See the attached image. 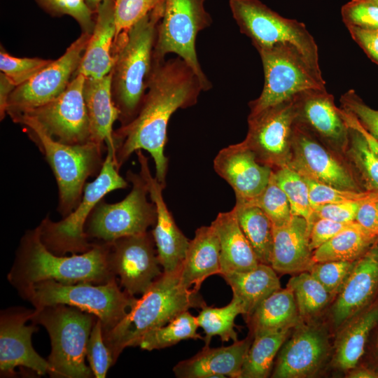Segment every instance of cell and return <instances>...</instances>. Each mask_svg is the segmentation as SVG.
<instances>
[{"label": "cell", "instance_id": "cell-4", "mask_svg": "<svg viewBox=\"0 0 378 378\" xmlns=\"http://www.w3.org/2000/svg\"><path fill=\"white\" fill-rule=\"evenodd\" d=\"M204 305L199 290L181 284L179 272H163L141 298L135 300L127 315L113 328L103 332L114 363L125 348L136 346L146 333L167 324L184 311Z\"/></svg>", "mask_w": 378, "mask_h": 378}, {"label": "cell", "instance_id": "cell-34", "mask_svg": "<svg viewBox=\"0 0 378 378\" xmlns=\"http://www.w3.org/2000/svg\"><path fill=\"white\" fill-rule=\"evenodd\" d=\"M239 226L260 263L271 265L273 225L258 206L249 202H236L233 207Z\"/></svg>", "mask_w": 378, "mask_h": 378}, {"label": "cell", "instance_id": "cell-19", "mask_svg": "<svg viewBox=\"0 0 378 378\" xmlns=\"http://www.w3.org/2000/svg\"><path fill=\"white\" fill-rule=\"evenodd\" d=\"M34 310L12 308L1 312L0 370L13 374L18 366L44 375L50 371L48 360L41 357L31 345V335L38 330L35 324L27 326Z\"/></svg>", "mask_w": 378, "mask_h": 378}, {"label": "cell", "instance_id": "cell-42", "mask_svg": "<svg viewBox=\"0 0 378 378\" xmlns=\"http://www.w3.org/2000/svg\"><path fill=\"white\" fill-rule=\"evenodd\" d=\"M52 16L69 15L79 24L82 32L92 34L95 24L96 13L86 4L85 0H34Z\"/></svg>", "mask_w": 378, "mask_h": 378}, {"label": "cell", "instance_id": "cell-41", "mask_svg": "<svg viewBox=\"0 0 378 378\" xmlns=\"http://www.w3.org/2000/svg\"><path fill=\"white\" fill-rule=\"evenodd\" d=\"M252 203L259 208L270 219L273 226H279L288 222L292 217L288 200L276 182L273 173L265 190Z\"/></svg>", "mask_w": 378, "mask_h": 378}, {"label": "cell", "instance_id": "cell-26", "mask_svg": "<svg viewBox=\"0 0 378 378\" xmlns=\"http://www.w3.org/2000/svg\"><path fill=\"white\" fill-rule=\"evenodd\" d=\"M115 35V0H104L96 11L94 29L74 75L94 78L108 75L114 62L113 48Z\"/></svg>", "mask_w": 378, "mask_h": 378}, {"label": "cell", "instance_id": "cell-32", "mask_svg": "<svg viewBox=\"0 0 378 378\" xmlns=\"http://www.w3.org/2000/svg\"><path fill=\"white\" fill-rule=\"evenodd\" d=\"M347 323L336 341L333 365L342 370L357 366L371 330L378 323V304L365 308Z\"/></svg>", "mask_w": 378, "mask_h": 378}, {"label": "cell", "instance_id": "cell-37", "mask_svg": "<svg viewBox=\"0 0 378 378\" xmlns=\"http://www.w3.org/2000/svg\"><path fill=\"white\" fill-rule=\"evenodd\" d=\"M241 301L233 296L230 302L222 307L204 305L196 317L199 327L205 334L204 346H209L214 336H219L222 342L232 340L237 341V333L234 330V321L237 315L244 314Z\"/></svg>", "mask_w": 378, "mask_h": 378}, {"label": "cell", "instance_id": "cell-51", "mask_svg": "<svg viewBox=\"0 0 378 378\" xmlns=\"http://www.w3.org/2000/svg\"><path fill=\"white\" fill-rule=\"evenodd\" d=\"M354 222L341 223L327 218H316L310 230V249L314 251L339 232L349 227Z\"/></svg>", "mask_w": 378, "mask_h": 378}, {"label": "cell", "instance_id": "cell-48", "mask_svg": "<svg viewBox=\"0 0 378 378\" xmlns=\"http://www.w3.org/2000/svg\"><path fill=\"white\" fill-rule=\"evenodd\" d=\"M340 102L341 108L352 114L361 125L378 140V110L366 104L352 89L344 92Z\"/></svg>", "mask_w": 378, "mask_h": 378}, {"label": "cell", "instance_id": "cell-13", "mask_svg": "<svg viewBox=\"0 0 378 378\" xmlns=\"http://www.w3.org/2000/svg\"><path fill=\"white\" fill-rule=\"evenodd\" d=\"M342 157L296 120L286 165L307 179L339 189L364 191Z\"/></svg>", "mask_w": 378, "mask_h": 378}, {"label": "cell", "instance_id": "cell-5", "mask_svg": "<svg viewBox=\"0 0 378 378\" xmlns=\"http://www.w3.org/2000/svg\"><path fill=\"white\" fill-rule=\"evenodd\" d=\"M12 120L24 126L44 155L58 186V212L64 218L67 216L80 202L87 178L99 174L104 160V146L92 141L80 145L65 144L49 136L29 116L20 115Z\"/></svg>", "mask_w": 378, "mask_h": 378}, {"label": "cell", "instance_id": "cell-56", "mask_svg": "<svg viewBox=\"0 0 378 378\" xmlns=\"http://www.w3.org/2000/svg\"><path fill=\"white\" fill-rule=\"evenodd\" d=\"M348 377L351 378H378V371L367 367L357 368L350 370Z\"/></svg>", "mask_w": 378, "mask_h": 378}, {"label": "cell", "instance_id": "cell-49", "mask_svg": "<svg viewBox=\"0 0 378 378\" xmlns=\"http://www.w3.org/2000/svg\"><path fill=\"white\" fill-rule=\"evenodd\" d=\"M341 16L346 27L378 29V6L373 4L351 0L342 6Z\"/></svg>", "mask_w": 378, "mask_h": 378}, {"label": "cell", "instance_id": "cell-45", "mask_svg": "<svg viewBox=\"0 0 378 378\" xmlns=\"http://www.w3.org/2000/svg\"><path fill=\"white\" fill-rule=\"evenodd\" d=\"M356 261L331 260L314 262L309 272L335 298L355 265Z\"/></svg>", "mask_w": 378, "mask_h": 378}, {"label": "cell", "instance_id": "cell-55", "mask_svg": "<svg viewBox=\"0 0 378 378\" xmlns=\"http://www.w3.org/2000/svg\"><path fill=\"white\" fill-rule=\"evenodd\" d=\"M16 86L2 72L0 74V118L2 120L6 114L9 97Z\"/></svg>", "mask_w": 378, "mask_h": 378}, {"label": "cell", "instance_id": "cell-31", "mask_svg": "<svg viewBox=\"0 0 378 378\" xmlns=\"http://www.w3.org/2000/svg\"><path fill=\"white\" fill-rule=\"evenodd\" d=\"M220 276L231 287L233 296L242 303L245 318L251 315L263 300L281 288L276 272L271 265L263 263L248 271L228 272Z\"/></svg>", "mask_w": 378, "mask_h": 378}, {"label": "cell", "instance_id": "cell-16", "mask_svg": "<svg viewBox=\"0 0 378 378\" xmlns=\"http://www.w3.org/2000/svg\"><path fill=\"white\" fill-rule=\"evenodd\" d=\"M296 120L295 96L248 117V130L243 141L262 164L272 169L286 165Z\"/></svg>", "mask_w": 378, "mask_h": 378}, {"label": "cell", "instance_id": "cell-39", "mask_svg": "<svg viewBox=\"0 0 378 378\" xmlns=\"http://www.w3.org/2000/svg\"><path fill=\"white\" fill-rule=\"evenodd\" d=\"M294 293L298 312L302 318H312L320 313L334 298L309 272L298 273L287 284Z\"/></svg>", "mask_w": 378, "mask_h": 378}, {"label": "cell", "instance_id": "cell-17", "mask_svg": "<svg viewBox=\"0 0 378 378\" xmlns=\"http://www.w3.org/2000/svg\"><path fill=\"white\" fill-rule=\"evenodd\" d=\"M108 265L129 295H143L162 274L152 232L108 244Z\"/></svg>", "mask_w": 378, "mask_h": 378}, {"label": "cell", "instance_id": "cell-59", "mask_svg": "<svg viewBox=\"0 0 378 378\" xmlns=\"http://www.w3.org/2000/svg\"><path fill=\"white\" fill-rule=\"evenodd\" d=\"M377 351H378V339H377Z\"/></svg>", "mask_w": 378, "mask_h": 378}, {"label": "cell", "instance_id": "cell-22", "mask_svg": "<svg viewBox=\"0 0 378 378\" xmlns=\"http://www.w3.org/2000/svg\"><path fill=\"white\" fill-rule=\"evenodd\" d=\"M297 122L324 144L343 156L349 128L334 97L326 90H312L296 96Z\"/></svg>", "mask_w": 378, "mask_h": 378}, {"label": "cell", "instance_id": "cell-50", "mask_svg": "<svg viewBox=\"0 0 378 378\" xmlns=\"http://www.w3.org/2000/svg\"><path fill=\"white\" fill-rule=\"evenodd\" d=\"M366 202L328 203L313 207L315 220L327 218L337 222H354L360 206Z\"/></svg>", "mask_w": 378, "mask_h": 378}, {"label": "cell", "instance_id": "cell-53", "mask_svg": "<svg viewBox=\"0 0 378 378\" xmlns=\"http://www.w3.org/2000/svg\"><path fill=\"white\" fill-rule=\"evenodd\" d=\"M355 221L378 239V200L362 204Z\"/></svg>", "mask_w": 378, "mask_h": 378}, {"label": "cell", "instance_id": "cell-54", "mask_svg": "<svg viewBox=\"0 0 378 378\" xmlns=\"http://www.w3.org/2000/svg\"><path fill=\"white\" fill-rule=\"evenodd\" d=\"M340 114L348 126L358 130L366 139L371 150L378 158V140L371 135L351 113L340 108Z\"/></svg>", "mask_w": 378, "mask_h": 378}, {"label": "cell", "instance_id": "cell-6", "mask_svg": "<svg viewBox=\"0 0 378 378\" xmlns=\"http://www.w3.org/2000/svg\"><path fill=\"white\" fill-rule=\"evenodd\" d=\"M97 318L66 304L35 309L31 321L43 326L51 341L49 375L56 378H89L93 374L85 363L86 347Z\"/></svg>", "mask_w": 378, "mask_h": 378}, {"label": "cell", "instance_id": "cell-12", "mask_svg": "<svg viewBox=\"0 0 378 378\" xmlns=\"http://www.w3.org/2000/svg\"><path fill=\"white\" fill-rule=\"evenodd\" d=\"M126 179L132 185L129 194L114 204L101 200L88 217L84 230L90 243L94 239V244H110L123 237L145 233L155 225L156 208L148 201L145 180L130 170Z\"/></svg>", "mask_w": 378, "mask_h": 378}, {"label": "cell", "instance_id": "cell-35", "mask_svg": "<svg viewBox=\"0 0 378 378\" xmlns=\"http://www.w3.org/2000/svg\"><path fill=\"white\" fill-rule=\"evenodd\" d=\"M348 127L349 139L343 156L362 190L378 192V158L363 135L356 128Z\"/></svg>", "mask_w": 378, "mask_h": 378}, {"label": "cell", "instance_id": "cell-15", "mask_svg": "<svg viewBox=\"0 0 378 378\" xmlns=\"http://www.w3.org/2000/svg\"><path fill=\"white\" fill-rule=\"evenodd\" d=\"M91 34L82 32L64 53L10 94L6 113L12 117L43 105L62 94L82 59Z\"/></svg>", "mask_w": 378, "mask_h": 378}, {"label": "cell", "instance_id": "cell-52", "mask_svg": "<svg viewBox=\"0 0 378 378\" xmlns=\"http://www.w3.org/2000/svg\"><path fill=\"white\" fill-rule=\"evenodd\" d=\"M353 40L360 47L367 56L378 64V29L346 27Z\"/></svg>", "mask_w": 378, "mask_h": 378}, {"label": "cell", "instance_id": "cell-57", "mask_svg": "<svg viewBox=\"0 0 378 378\" xmlns=\"http://www.w3.org/2000/svg\"><path fill=\"white\" fill-rule=\"evenodd\" d=\"M104 0H85L88 6L94 13H96L99 5Z\"/></svg>", "mask_w": 378, "mask_h": 378}, {"label": "cell", "instance_id": "cell-40", "mask_svg": "<svg viewBox=\"0 0 378 378\" xmlns=\"http://www.w3.org/2000/svg\"><path fill=\"white\" fill-rule=\"evenodd\" d=\"M272 173L288 200L292 215L304 218L311 230L315 218L306 179L288 165L272 169Z\"/></svg>", "mask_w": 378, "mask_h": 378}, {"label": "cell", "instance_id": "cell-58", "mask_svg": "<svg viewBox=\"0 0 378 378\" xmlns=\"http://www.w3.org/2000/svg\"><path fill=\"white\" fill-rule=\"evenodd\" d=\"M360 1L369 2V3L378 6V0H360Z\"/></svg>", "mask_w": 378, "mask_h": 378}, {"label": "cell", "instance_id": "cell-33", "mask_svg": "<svg viewBox=\"0 0 378 378\" xmlns=\"http://www.w3.org/2000/svg\"><path fill=\"white\" fill-rule=\"evenodd\" d=\"M378 239L356 221L313 251L314 262L356 261L364 255Z\"/></svg>", "mask_w": 378, "mask_h": 378}, {"label": "cell", "instance_id": "cell-44", "mask_svg": "<svg viewBox=\"0 0 378 378\" xmlns=\"http://www.w3.org/2000/svg\"><path fill=\"white\" fill-rule=\"evenodd\" d=\"M305 179L309 188V197L312 208L328 203L368 202L378 200V192L339 189Z\"/></svg>", "mask_w": 378, "mask_h": 378}, {"label": "cell", "instance_id": "cell-36", "mask_svg": "<svg viewBox=\"0 0 378 378\" xmlns=\"http://www.w3.org/2000/svg\"><path fill=\"white\" fill-rule=\"evenodd\" d=\"M290 330L255 335L246 356L240 378L267 377L272 370L274 359L288 338Z\"/></svg>", "mask_w": 378, "mask_h": 378}, {"label": "cell", "instance_id": "cell-38", "mask_svg": "<svg viewBox=\"0 0 378 378\" xmlns=\"http://www.w3.org/2000/svg\"><path fill=\"white\" fill-rule=\"evenodd\" d=\"M198 327L196 317L186 310L167 324L146 333L137 346L141 349L152 351L173 346L184 340L204 339L197 332Z\"/></svg>", "mask_w": 378, "mask_h": 378}, {"label": "cell", "instance_id": "cell-24", "mask_svg": "<svg viewBox=\"0 0 378 378\" xmlns=\"http://www.w3.org/2000/svg\"><path fill=\"white\" fill-rule=\"evenodd\" d=\"M251 335L227 346H205L190 358L173 368L179 378H240L241 368L253 341Z\"/></svg>", "mask_w": 378, "mask_h": 378}, {"label": "cell", "instance_id": "cell-20", "mask_svg": "<svg viewBox=\"0 0 378 378\" xmlns=\"http://www.w3.org/2000/svg\"><path fill=\"white\" fill-rule=\"evenodd\" d=\"M292 337L282 345L272 377L302 378L314 374L329 351L327 332L314 323L295 326Z\"/></svg>", "mask_w": 378, "mask_h": 378}, {"label": "cell", "instance_id": "cell-14", "mask_svg": "<svg viewBox=\"0 0 378 378\" xmlns=\"http://www.w3.org/2000/svg\"><path fill=\"white\" fill-rule=\"evenodd\" d=\"M85 77L74 75L65 91L53 100L10 117L34 119L54 139L70 145L91 141L90 122L83 97Z\"/></svg>", "mask_w": 378, "mask_h": 378}, {"label": "cell", "instance_id": "cell-46", "mask_svg": "<svg viewBox=\"0 0 378 378\" xmlns=\"http://www.w3.org/2000/svg\"><path fill=\"white\" fill-rule=\"evenodd\" d=\"M86 356L96 378H104L111 365L114 364L112 354L104 342L102 325L99 318L91 330L86 347Z\"/></svg>", "mask_w": 378, "mask_h": 378}, {"label": "cell", "instance_id": "cell-11", "mask_svg": "<svg viewBox=\"0 0 378 378\" xmlns=\"http://www.w3.org/2000/svg\"><path fill=\"white\" fill-rule=\"evenodd\" d=\"M205 1L165 0L153 52L155 62L164 60L169 53L177 55L197 75L203 91L212 88L200 66L195 46L199 32L210 27L212 22L205 9Z\"/></svg>", "mask_w": 378, "mask_h": 378}, {"label": "cell", "instance_id": "cell-3", "mask_svg": "<svg viewBox=\"0 0 378 378\" xmlns=\"http://www.w3.org/2000/svg\"><path fill=\"white\" fill-rule=\"evenodd\" d=\"M164 3L115 38L111 89L121 125L137 115L147 90L155 64L154 47Z\"/></svg>", "mask_w": 378, "mask_h": 378}, {"label": "cell", "instance_id": "cell-28", "mask_svg": "<svg viewBox=\"0 0 378 378\" xmlns=\"http://www.w3.org/2000/svg\"><path fill=\"white\" fill-rule=\"evenodd\" d=\"M220 243L217 232L211 224L197 228L190 240L179 276L187 288L200 290L209 276L220 274Z\"/></svg>", "mask_w": 378, "mask_h": 378}, {"label": "cell", "instance_id": "cell-2", "mask_svg": "<svg viewBox=\"0 0 378 378\" xmlns=\"http://www.w3.org/2000/svg\"><path fill=\"white\" fill-rule=\"evenodd\" d=\"M108 244H95L90 250L71 256L55 254L43 243L38 226L22 237L8 279L19 293L40 281L104 284L117 279L108 265Z\"/></svg>", "mask_w": 378, "mask_h": 378}, {"label": "cell", "instance_id": "cell-47", "mask_svg": "<svg viewBox=\"0 0 378 378\" xmlns=\"http://www.w3.org/2000/svg\"><path fill=\"white\" fill-rule=\"evenodd\" d=\"M164 1L165 0H115V37Z\"/></svg>", "mask_w": 378, "mask_h": 378}, {"label": "cell", "instance_id": "cell-30", "mask_svg": "<svg viewBox=\"0 0 378 378\" xmlns=\"http://www.w3.org/2000/svg\"><path fill=\"white\" fill-rule=\"evenodd\" d=\"M246 321L251 336L292 329L300 322L295 298L292 288L287 285L263 300Z\"/></svg>", "mask_w": 378, "mask_h": 378}, {"label": "cell", "instance_id": "cell-9", "mask_svg": "<svg viewBox=\"0 0 378 378\" xmlns=\"http://www.w3.org/2000/svg\"><path fill=\"white\" fill-rule=\"evenodd\" d=\"M106 151L99 174L93 181L85 183L82 199L75 209L58 222L48 216L38 225L41 241L55 254L84 253L94 246L95 244L88 241L84 230L88 217L106 194L128 186V181L119 174L113 150Z\"/></svg>", "mask_w": 378, "mask_h": 378}, {"label": "cell", "instance_id": "cell-23", "mask_svg": "<svg viewBox=\"0 0 378 378\" xmlns=\"http://www.w3.org/2000/svg\"><path fill=\"white\" fill-rule=\"evenodd\" d=\"M378 292V243L356 260L335 297L332 321L337 328L368 306Z\"/></svg>", "mask_w": 378, "mask_h": 378}, {"label": "cell", "instance_id": "cell-10", "mask_svg": "<svg viewBox=\"0 0 378 378\" xmlns=\"http://www.w3.org/2000/svg\"><path fill=\"white\" fill-rule=\"evenodd\" d=\"M265 82L260 96L249 102L253 117L271 106L312 90H326L321 71L315 69L298 51L276 46L258 51Z\"/></svg>", "mask_w": 378, "mask_h": 378}, {"label": "cell", "instance_id": "cell-29", "mask_svg": "<svg viewBox=\"0 0 378 378\" xmlns=\"http://www.w3.org/2000/svg\"><path fill=\"white\" fill-rule=\"evenodd\" d=\"M211 225L220 243V275L232 272H245L260 263L242 232L234 210L220 212Z\"/></svg>", "mask_w": 378, "mask_h": 378}, {"label": "cell", "instance_id": "cell-8", "mask_svg": "<svg viewBox=\"0 0 378 378\" xmlns=\"http://www.w3.org/2000/svg\"><path fill=\"white\" fill-rule=\"evenodd\" d=\"M229 6L240 32L258 51L289 47L321 71L317 44L303 22L281 16L260 0H229Z\"/></svg>", "mask_w": 378, "mask_h": 378}, {"label": "cell", "instance_id": "cell-21", "mask_svg": "<svg viewBox=\"0 0 378 378\" xmlns=\"http://www.w3.org/2000/svg\"><path fill=\"white\" fill-rule=\"evenodd\" d=\"M216 172L233 189L236 202H251L265 190L272 169L260 162L242 141L222 148L214 160Z\"/></svg>", "mask_w": 378, "mask_h": 378}, {"label": "cell", "instance_id": "cell-27", "mask_svg": "<svg viewBox=\"0 0 378 378\" xmlns=\"http://www.w3.org/2000/svg\"><path fill=\"white\" fill-rule=\"evenodd\" d=\"M111 71L106 76L85 78L83 97L88 115L91 141L112 150L114 153L113 125L119 111L112 95Z\"/></svg>", "mask_w": 378, "mask_h": 378}, {"label": "cell", "instance_id": "cell-7", "mask_svg": "<svg viewBox=\"0 0 378 378\" xmlns=\"http://www.w3.org/2000/svg\"><path fill=\"white\" fill-rule=\"evenodd\" d=\"M117 279L104 284L90 282L62 284L55 280L38 282L20 293L39 309L66 304L94 315L102 325L103 332L113 328L129 312L136 298L122 291Z\"/></svg>", "mask_w": 378, "mask_h": 378}, {"label": "cell", "instance_id": "cell-25", "mask_svg": "<svg viewBox=\"0 0 378 378\" xmlns=\"http://www.w3.org/2000/svg\"><path fill=\"white\" fill-rule=\"evenodd\" d=\"M310 227L302 217L292 216L283 225L273 226L271 266L280 274L308 271L314 263L309 247Z\"/></svg>", "mask_w": 378, "mask_h": 378}, {"label": "cell", "instance_id": "cell-18", "mask_svg": "<svg viewBox=\"0 0 378 378\" xmlns=\"http://www.w3.org/2000/svg\"><path fill=\"white\" fill-rule=\"evenodd\" d=\"M140 165V174L145 180L151 201L156 208V220L152 230L158 258L163 272H180L189 246L188 239L176 225L162 196L164 188L153 177L148 158L141 150L136 151Z\"/></svg>", "mask_w": 378, "mask_h": 378}, {"label": "cell", "instance_id": "cell-1", "mask_svg": "<svg viewBox=\"0 0 378 378\" xmlns=\"http://www.w3.org/2000/svg\"><path fill=\"white\" fill-rule=\"evenodd\" d=\"M202 91L200 79L179 57L155 61L137 115L113 131V160L118 170L134 152L145 150L154 160L155 177L164 188L169 161L164 150L169 119L178 108L195 105Z\"/></svg>", "mask_w": 378, "mask_h": 378}, {"label": "cell", "instance_id": "cell-43", "mask_svg": "<svg viewBox=\"0 0 378 378\" xmlns=\"http://www.w3.org/2000/svg\"><path fill=\"white\" fill-rule=\"evenodd\" d=\"M52 60L38 57H17L2 47L0 51V70L17 87L28 81L48 66Z\"/></svg>", "mask_w": 378, "mask_h": 378}]
</instances>
